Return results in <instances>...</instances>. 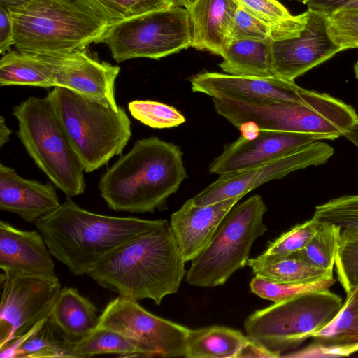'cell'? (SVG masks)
I'll list each match as a JSON object with an SVG mask.
<instances>
[{
	"instance_id": "cell-1",
	"label": "cell",
	"mask_w": 358,
	"mask_h": 358,
	"mask_svg": "<svg viewBox=\"0 0 358 358\" xmlns=\"http://www.w3.org/2000/svg\"><path fill=\"white\" fill-rule=\"evenodd\" d=\"M185 262L169 224L134 237L95 262L87 275L119 296L139 301L178 291Z\"/></svg>"
},
{
	"instance_id": "cell-2",
	"label": "cell",
	"mask_w": 358,
	"mask_h": 358,
	"mask_svg": "<svg viewBox=\"0 0 358 358\" xmlns=\"http://www.w3.org/2000/svg\"><path fill=\"white\" fill-rule=\"evenodd\" d=\"M187 178L180 146L152 136L137 141L99 182L108 208L117 212L153 213Z\"/></svg>"
},
{
	"instance_id": "cell-3",
	"label": "cell",
	"mask_w": 358,
	"mask_h": 358,
	"mask_svg": "<svg viewBox=\"0 0 358 358\" xmlns=\"http://www.w3.org/2000/svg\"><path fill=\"white\" fill-rule=\"evenodd\" d=\"M52 257L74 275H87L100 258L128 240L164 227L168 220L114 217L87 210L71 197L34 223Z\"/></svg>"
},
{
	"instance_id": "cell-4",
	"label": "cell",
	"mask_w": 358,
	"mask_h": 358,
	"mask_svg": "<svg viewBox=\"0 0 358 358\" xmlns=\"http://www.w3.org/2000/svg\"><path fill=\"white\" fill-rule=\"evenodd\" d=\"M16 49L66 53L97 43L108 24L80 0H32L9 10Z\"/></svg>"
},
{
	"instance_id": "cell-5",
	"label": "cell",
	"mask_w": 358,
	"mask_h": 358,
	"mask_svg": "<svg viewBox=\"0 0 358 358\" xmlns=\"http://www.w3.org/2000/svg\"><path fill=\"white\" fill-rule=\"evenodd\" d=\"M214 108L234 126L253 122L260 129L345 136L358 142V114L354 108L328 94L308 103L258 102L213 99Z\"/></svg>"
},
{
	"instance_id": "cell-6",
	"label": "cell",
	"mask_w": 358,
	"mask_h": 358,
	"mask_svg": "<svg viewBox=\"0 0 358 358\" xmlns=\"http://www.w3.org/2000/svg\"><path fill=\"white\" fill-rule=\"evenodd\" d=\"M45 97L85 172L98 169L122 153L131 136L124 108L114 109L62 87H53Z\"/></svg>"
},
{
	"instance_id": "cell-7",
	"label": "cell",
	"mask_w": 358,
	"mask_h": 358,
	"mask_svg": "<svg viewBox=\"0 0 358 358\" xmlns=\"http://www.w3.org/2000/svg\"><path fill=\"white\" fill-rule=\"evenodd\" d=\"M17 135L27 152L67 196L85 190L84 169L48 99L31 96L13 109Z\"/></svg>"
},
{
	"instance_id": "cell-8",
	"label": "cell",
	"mask_w": 358,
	"mask_h": 358,
	"mask_svg": "<svg viewBox=\"0 0 358 358\" xmlns=\"http://www.w3.org/2000/svg\"><path fill=\"white\" fill-rule=\"evenodd\" d=\"M266 210L259 194L236 204L207 246L192 260L186 282L201 287L222 285L247 265L252 244L267 230L263 222Z\"/></svg>"
},
{
	"instance_id": "cell-9",
	"label": "cell",
	"mask_w": 358,
	"mask_h": 358,
	"mask_svg": "<svg viewBox=\"0 0 358 358\" xmlns=\"http://www.w3.org/2000/svg\"><path fill=\"white\" fill-rule=\"evenodd\" d=\"M343 303L329 289L307 293L255 311L244 328L248 337L281 357L331 323Z\"/></svg>"
},
{
	"instance_id": "cell-10",
	"label": "cell",
	"mask_w": 358,
	"mask_h": 358,
	"mask_svg": "<svg viewBox=\"0 0 358 358\" xmlns=\"http://www.w3.org/2000/svg\"><path fill=\"white\" fill-rule=\"evenodd\" d=\"M97 43L106 45L117 63L159 59L192 47L189 11L176 5L122 21L108 26Z\"/></svg>"
},
{
	"instance_id": "cell-11",
	"label": "cell",
	"mask_w": 358,
	"mask_h": 358,
	"mask_svg": "<svg viewBox=\"0 0 358 358\" xmlns=\"http://www.w3.org/2000/svg\"><path fill=\"white\" fill-rule=\"evenodd\" d=\"M2 271L0 348L48 317L62 289L56 275Z\"/></svg>"
},
{
	"instance_id": "cell-12",
	"label": "cell",
	"mask_w": 358,
	"mask_h": 358,
	"mask_svg": "<svg viewBox=\"0 0 358 358\" xmlns=\"http://www.w3.org/2000/svg\"><path fill=\"white\" fill-rule=\"evenodd\" d=\"M96 328L112 329L128 338L136 345L141 357H185L190 331L122 296L108 303Z\"/></svg>"
},
{
	"instance_id": "cell-13",
	"label": "cell",
	"mask_w": 358,
	"mask_h": 358,
	"mask_svg": "<svg viewBox=\"0 0 358 358\" xmlns=\"http://www.w3.org/2000/svg\"><path fill=\"white\" fill-rule=\"evenodd\" d=\"M329 15L308 9L282 38L271 42L273 74L290 81L331 58L343 48L331 37Z\"/></svg>"
},
{
	"instance_id": "cell-14",
	"label": "cell",
	"mask_w": 358,
	"mask_h": 358,
	"mask_svg": "<svg viewBox=\"0 0 358 358\" xmlns=\"http://www.w3.org/2000/svg\"><path fill=\"white\" fill-rule=\"evenodd\" d=\"M334 148L317 141L267 162L251 168L224 173L201 192L189 199L194 205H206L243 196L272 180L311 166L325 164L334 155Z\"/></svg>"
},
{
	"instance_id": "cell-15",
	"label": "cell",
	"mask_w": 358,
	"mask_h": 358,
	"mask_svg": "<svg viewBox=\"0 0 358 358\" xmlns=\"http://www.w3.org/2000/svg\"><path fill=\"white\" fill-rule=\"evenodd\" d=\"M194 92L213 99H227L258 102L308 103L319 92L306 90L294 81L276 76H241L203 71L189 78Z\"/></svg>"
},
{
	"instance_id": "cell-16",
	"label": "cell",
	"mask_w": 358,
	"mask_h": 358,
	"mask_svg": "<svg viewBox=\"0 0 358 358\" xmlns=\"http://www.w3.org/2000/svg\"><path fill=\"white\" fill-rule=\"evenodd\" d=\"M47 55L53 68L55 87L116 110L120 108L115 96V83L120 71L117 65L100 61L87 52V48Z\"/></svg>"
},
{
	"instance_id": "cell-17",
	"label": "cell",
	"mask_w": 358,
	"mask_h": 358,
	"mask_svg": "<svg viewBox=\"0 0 358 358\" xmlns=\"http://www.w3.org/2000/svg\"><path fill=\"white\" fill-rule=\"evenodd\" d=\"M334 140L325 134L260 129L253 139L240 136L227 144L210 163V173L238 171L267 162L317 141Z\"/></svg>"
},
{
	"instance_id": "cell-18",
	"label": "cell",
	"mask_w": 358,
	"mask_h": 358,
	"mask_svg": "<svg viewBox=\"0 0 358 358\" xmlns=\"http://www.w3.org/2000/svg\"><path fill=\"white\" fill-rule=\"evenodd\" d=\"M243 197L199 206L188 199L171 215L169 225L185 262L207 246L222 220Z\"/></svg>"
},
{
	"instance_id": "cell-19",
	"label": "cell",
	"mask_w": 358,
	"mask_h": 358,
	"mask_svg": "<svg viewBox=\"0 0 358 358\" xmlns=\"http://www.w3.org/2000/svg\"><path fill=\"white\" fill-rule=\"evenodd\" d=\"M54 184L41 183L20 176L13 169L0 164V209L15 213L27 222L40 217L60 206Z\"/></svg>"
},
{
	"instance_id": "cell-20",
	"label": "cell",
	"mask_w": 358,
	"mask_h": 358,
	"mask_svg": "<svg viewBox=\"0 0 358 358\" xmlns=\"http://www.w3.org/2000/svg\"><path fill=\"white\" fill-rule=\"evenodd\" d=\"M52 255L41 235L36 231L14 227L0 221V268L42 275H55Z\"/></svg>"
},
{
	"instance_id": "cell-21",
	"label": "cell",
	"mask_w": 358,
	"mask_h": 358,
	"mask_svg": "<svg viewBox=\"0 0 358 358\" xmlns=\"http://www.w3.org/2000/svg\"><path fill=\"white\" fill-rule=\"evenodd\" d=\"M236 0H196L189 10L192 24V47L221 56L238 7Z\"/></svg>"
},
{
	"instance_id": "cell-22",
	"label": "cell",
	"mask_w": 358,
	"mask_h": 358,
	"mask_svg": "<svg viewBox=\"0 0 358 358\" xmlns=\"http://www.w3.org/2000/svg\"><path fill=\"white\" fill-rule=\"evenodd\" d=\"M74 343L48 317L27 333L0 348L1 358H76Z\"/></svg>"
},
{
	"instance_id": "cell-23",
	"label": "cell",
	"mask_w": 358,
	"mask_h": 358,
	"mask_svg": "<svg viewBox=\"0 0 358 358\" xmlns=\"http://www.w3.org/2000/svg\"><path fill=\"white\" fill-rule=\"evenodd\" d=\"M98 310L87 298L73 287L62 288L49 317L74 344L97 327Z\"/></svg>"
},
{
	"instance_id": "cell-24",
	"label": "cell",
	"mask_w": 358,
	"mask_h": 358,
	"mask_svg": "<svg viewBox=\"0 0 358 358\" xmlns=\"http://www.w3.org/2000/svg\"><path fill=\"white\" fill-rule=\"evenodd\" d=\"M10 85L55 87L48 56L17 49L5 53L0 59V86Z\"/></svg>"
},
{
	"instance_id": "cell-25",
	"label": "cell",
	"mask_w": 358,
	"mask_h": 358,
	"mask_svg": "<svg viewBox=\"0 0 358 358\" xmlns=\"http://www.w3.org/2000/svg\"><path fill=\"white\" fill-rule=\"evenodd\" d=\"M271 41H232L224 49L219 66L225 73L270 77L273 74Z\"/></svg>"
},
{
	"instance_id": "cell-26",
	"label": "cell",
	"mask_w": 358,
	"mask_h": 358,
	"mask_svg": "<svg viewBox=\"0 0 358 358\" xmlns=\"http://www.w3.org/2000/svg\"><path fill=\"white\" fill-rule=\"evenodd\" d=\"M247 265L255 275L276 282H310L333 275V271L313 266L294 254L273 257L262 253L249 259Z\"/></svg>"
},
{
	"instance_id": "cell-27",
	"label": "cell",
	"mask_w": 358,
	"mask_h": 358,
	"mask_svg": "<svg viewBox=\"0 0 358 358\" xmlns=\"http://www.w3.org/2000/svg\"><path fill=\"white\" fill-rule=\"evenodd\" d=\"M248 340L240 331L213 325L190 329L186 358H236Z\"/></svg>"
},
{
	"instance_id": "cell-28",
	"label": "cell",
	"mask_w": 358,
	"mask_h": 358,
	"mask_svg": "<svg viewBox=\"0 0 358 358\" xmlns=\"http://www.w3.org/2000/svg\"><path fill=\"white\" fill-rule=\"evenodd\" d=\"M312 338L327 345H352L358 351V285L346 293V298L336 317Z\"/></svg>"
},
{
	"instance_id": "cell-29",
	"label": "cell",
	"mask_w": 358,
	"mask_h": 358,
	"mask_svg": "<svg viewBox=\"0 0 358 358\" xmlns=\"http://www.w3.org/2000/svg\"><path fill=\"white\" fill-rule=\"evenodd\" d=\"M73 350L76 358L108 354L141 357L139 349L132 341L117 331L106 328H96L76 343Z\"/></svg>"
},
{
	"instance_id": "cell-30",
	"label": "cell",
	"mask_w": 358,
	"mask_h": 358,
	"mask_svg": "<svg viewBox=\"0 0 358 358\" xmlns=\"http://www.w3.org/2000/svg\"><path fill=\"white\" fill-rule=\"evenodd\" d=\"M341 244V227L320 221L316 232L308 244L293 254L318 268L333 271Z\"/></svg>"
},
{
	"instance_id": "cell-31",
	"label": "cell",
	"mask_w": 358,
	"mask_h": 358,
	"mask_svg": "<svg viewBox=\"0 0 358 358\" xmlns=\"http://www.w3.org/2000/svg\"><path fill=\"white\" fill-rule=\"evenodd\" d=\"M110 26L154 10L178 6L176 0H80Z\"/></svg>"
},
{
	"instance_id": "cell-32",
	"label": "cell",
	"mask_w": 358,
	"mask_h": 358,
	"mask_svg": "<svg viewBox=\"0 0 358 358\" xmlns=\"http://www.w3.org/2000/svg\"><path fill=\"white\" fill-rule=\"evenodd\" d=\"M313 217L339 226L341 242L358 240V194L343 195L318 205Z\"/></svg>"
},
{
	"instance_id": "cell-33",
	"label": "cell",
	"mask_w": 358,
	"mask_h": 358,
	"mask_svg": "<svg viewBox=\"0 0 358 358\" xmlns=\"http://www.w3.org/2000/svg\"><path fill=\"white\" fill-rule=\"evenodd\" d=\"M295 20L296 15H293L281 24H270L255 17L238 5L229 30V43L238 40L273 41L280 39L287 34Z\"/></svg>"
},
{
	"instance_id": "cell-34",
	"label": "cell",
	"mask_w": 358,
	"mask_h": 358,
	"mask_svg": "<svg viewBox=\"0 0 358 358\" xmlns=\"http://www.w3.org/2000/svg\"><path fill=\"white\" fill-rule=\"evenodd\" d=\"M335 282L333 275L301 282H276L255 275L250 283V288L259 297L278 303L304 294L328 290Z\"/></svg>"
},
{
	"instance_id": "cell-35",
	"label": "cell",
	"mask_w": 358,
	"mask_h": 358,
	"mask_svg": "<svg viewBox=\"0 0 358 358\" xmlns=\"http://www.w3.org/2000/svg\"><path fill=\"white\" fill-rule=\"evenodd\" d=\"M128 108L134 118L152 128H172L185 122L176 108L158 101L135 100L128 103Z\"/></svg>"
},
{
	"instance_id": "cell-36",
	"label": "cell",
	"mask_w": 358,
	"mask_h": 358,
	"mask_svg": "<svg viewBox=\"0 0 358 358\" xmlns=\"http://www.w3.org/2000/svg\"><path fill=\"white\" fill-rule=\"evenodd\" d=\"M320 221L311 219L295 225L273 241H269L266 250L262 252L268 256L289 255L302 250L316 232Z\"/></svg>"
},
{
	"instance_id": "cell-37",
	"label": "cell",
	"mask_w": 358,
	"mask_h": 358,
	"mask_svg": "<svg viewBox=\"0 0 358 358\" xmlns=\"http://www.w3.org/2000/svg\"><path fill=\"white\" fill-rule=\"evenodd\" d=\"M329 21V33L343 50L358 48V10L336 12Z\"/></svg>"
},
{
	"instance_id": "cell-38",
	"label": "cell",
	"mask_w": 358,
	"mask_h": 358,
	"mask_svg": "<svg viewBox=\"0 0 358 358\" xmlns=\"http://www.w3.org/2000/svg\"><path fill=\"white\" fill-rule=\"evenodd\" d=\"M335 264L339 282L348 293L358 285V240L341 242Z\"/></svg>"
},
{
	"instance_id": "cell-39",
	"label": "cell",
	"mask_w": 358,
	"mask_h": 358,
	"mask_svg": "<svg viewBox=\"0 0 358 358\" xmlns=\"http://www.w3.org/2000/svg\"><path fill=\"white\" fill-rule=\"evenodd\" d=\"M239 5L258 19L273 25H279L292 15L277 0H236Z\"/></svg>"
},
{
	"instance_id": "cell-40",
	"label": "cell",
	"mask_w": 358,
	"mask_h": 358,
	"mask_svg": "<svg viewBox=\"0 0 358 358\" xmlns=\"http://www.w3.org/2000/svg\"><path fill=\"white\" fill-rule=\"evenodd\" d=\"M306 5L308 9L327 15L338 11L358 10V0H310Z\"/></svg>"
},
{
	"instance_id": "cell-41",
	"label": "cell",
	"mask_w": 358,
	"mask_h": 358,
	"mask_svg": "<svg viewBox=\"0 0 358 358\" xmlns=\"http://www.w3.org/2000/svg\"><path fill=\"white\" fill-rule=\"evenodd\" d=\"M14 45L13 29L9 10L0 7V52L10 51Z\"/></svg>"
},
{
	"instance_id": "cell-42",
	"label": "cell",
	"mask_w": 358,
	"mask_h": 358,
	"mask_svg": "<svg viewBox=\"0 0 358 358\" xmlns=\"http://www.w3.org/2000/svg\"><path fill=\"white\" fill-rule=\"evenodd\" d=\"M277 358L278 354L269 350L264 345L248 337V340L238 352L236 358Z\"/></svg>"
},
{
	"instance_id": "cell-43",
	"label": "cell",
	"mask_w": 358,
	"mask_h": 358,
	"mask_svg": "<svg viewBox=\"0 0 358 358\" xmlns=\"http://www.w3.org/2000/svg\"><path fill=\"white\" fill-rule=\"evenodd\" d=\"M241 136L246 139H253L259 133L260 128L253 122H245L238 127Z\"/></svg>"
},
{
	"instance_id": "cell-44",
	"label": "cell",
	"mask_w": 358,
	"mask_h": 358,
	"mask_svg": "<svg viewBox=\"0 0 358 358\" xmlns=\"http://www.w3.org/2000/svg\"><path fill=\"white\" fill-rule=\"evenodd\" d=\"M12 131L6 124V120L3 116L0 117V147H2L10 139Z\"/></svg>"
},
{
	"instance_id": "cell-45",
	"label": "cell",
	"mask_w": 358,
	"mask_h": 358,
	"mask_svg": "<svg viewBox=\"0 0 358 358\" xmlns=\"http://www.w3.org/2000/svg\"><path fill=\"white\" fill-rule=\"evenodd\" d=\"M32 0H0V7L8 10L22 7Z\"/></svg>"
},
{
	"instance_id": "cell-46",
	"label": "cell",
	"mask_w": 358,
	"mask_h": 358,
	"mask_svg": "<svg viewBox=\"0 0 358 358\" xmlns=\"http://www.w3.org/2000/svg\"><path fill=\"white\" fill-rule=\"evenodd\" d=\"M178 6H182L189 10L195 3L196 0H176Z\"/></svg>"
},
{
	"instance_id": "cell-47",
	"label": "cell",
	"mask_w": 358,
	"mask_h": 358,
	"mask_svg": "<svg viewBox=\"0 0 358 358\" xmlns=\"http://www.w3.org/2000/svg\"><path fill=\"white\" fill-rule=\"evenodd\" d=\"M354 71L355 74V77L358 79V60L354 65Z\"/></svg>"
},
{
	"instance_id": "cell-48",
	"label": "cell",
	"mask_w": 358,
	"mask_h": 358,
	"mask_svg": "<svg viewBox=\"0 0 358 358\" xmlns=\"http://www.w3.org/2000/svg\"><path fill=\"white\" fill-rule=\"evenodd\" d=\"M296 1H300V2H301V3H304V4H306V3L308 1H309L310 0H296Z\"/></svg>"
}]
</instances>
